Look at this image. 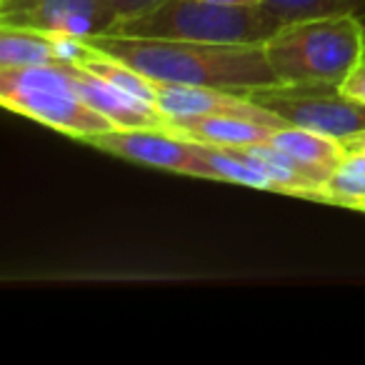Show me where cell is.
Listing matches in <instances>:
<instances>
[{"label": "cell", "instance_id": "cell-2", "mask_svg": "<svg viewBox=\"0 0 365 365\" xmlns=\"http://www.w3.org/2000/svg\"><path fill=\"white\" fill-rule=\"evenodd\" d=\"M283 23L263 6H218L208 0H158L155 6L118 18L108 36L160 41L265 46Z\"/></svg>", "mask_w": 365, "mask_h": 365}, {"label": "cell", "instance_id": "cell-20", "mask_svg": "<svg viewBox=\"0 0 365 365\" xmlns=\"http://www.w3.org/2000/svg\"><path fill=\"white\" fill-rule=\"evenodd\" d=\"M345 145H365V130H360V133H355V135H350V138H345Z\"/></svg>", "mask_w": 365, "mask_h": 365}, {"label": "cell", "instance_id": "cell-13", "mask_svg": "<svg viewBox=\"0 0 365 365\" xmlns=\"http://www.w3.org/2000/svg\"><path fill=\"white\" fill-rule=\"evenodd\" d=\"M323 190L328 205L365 210V145H348V153Z\"/></svg>", "mask_w": 365, "mask_h": 365}, {"label": "cell", "instance_id": "cell-11", "mask_svg": "<svg viewBox=\"0 0 365 365\" xmlns=\"http://www.w3.org/2000/svg\"><path fill=\"white\" fill-rule=\"evenodd\" d=\"M268 143L280 148V150L290 153L298 160H303L305 165L328 173V175H333V170L340 165V160L348 153V145L340 138L325 135V133L308 130V128H298V125L275 128Z\"/></svg>", "mask_w": 365, "mask_h": 365}, {"label": "cell", "instance_id": "cell-4", "mask_svg": "<svg viewBox=\"0 0 365 365\" xmlns=\"http://www.w3.org/2000/svg\"><path fill=\"white\" fill-rule=\"evenodd\" d=\"M253 103L278 115L285 125L308 128L333 138L365 130V106L348 98L338 86L323 83H278L248 93Z\"/></svg>", "mask_w": 365, "mask_h": 365}, {"label": "cell", "instance_id": "cell-8", "mask_svg": "<svg viewBox=\"0 0 365 365\" xmlns=\"http://www.w3.org/2000/svg\"><path fill=\"white\" fill-rule=\"evenodd\" d=\"M155 108L165 118H188V115H235L265 123V125L283 128L285 123L270 110L260 108L248 96L218 91V88L200 86H168L158 83Z\"/></svg>", "mask_w": 365, "mask_h": 365}, {"label": "cell", "instance_id": "cell-9", "mask_svg": "<svg viewBox=\"0 0 365 365\" xmlns=\"http://www.w3.org/2000/svg\"><path fill=\"white\" fill-rule=\"evenodd\" d=\"M71 76L73 91L83 103L106 115L115 128H163L168 130V118L150 103L123 93L120 88L101 81L98 76L88 73L76 63H63Z\"/></svg>", "mask_w": 365, "mask_h": 365}, {"label": "cell", "instance_id": "cell-6", "mask_svg": "<svg viewBox=\"0 0 365 365\" xmlns=\"http://www.w3.org/2000/svg\"><path fill=\"white\" fill-rule=\"evenodd\" d=\"M118 21L113 0H0V26L93 38Z\"/></svg>", "mask_w": 365, "mask_h": 365}, {"label": "cell", "instance_id": "cell-14", "mask_svg": "<svg viewBox=\"0 0 365 365\" xmlns=\"http://www.w3.org/2000/svg\"><path fill=\"white\" fill-rule=\"evenodd\" d=\"M78 66L86 68V71L93 73V76H98L101 81H106V83H110V86L120 88V91L128 93V96L140 98V101L150 103V106L155 108L158 83H153L150 78H145L143 73L133 71L130 66L120 63L118 58L106 56V53L96 51V48L91 46V53H88V58L78 63Z\"/></svg>", "mask_w": 365, "mask_h": 365}, {"label": "cell", "instance_id": "cell-19", "mask_svg": "<svg viewBox=\"0 0 365 365\" xmlns=\"http://www.w3.org/2000/svg\"><path fill=\"white\" fill-rule=\"evenodd\" d=\"M208 3H218V6H260V0H208Z\"/></svg>", "mask_w": 365, "mask_h": 365}, {"label": "cell", "instance_id": "cell-1", "mask_svg": "<svg viewBox=\"0 0 365 365\" xmlns=\"http://www.w3.org/2000/svg\"><path fill=\"white\" fill-rule=\"evenodd\" d=\"M88 46L118 58L153 83L200 86L228 93H248L278 86V76L265 58L263 46H218V43L160 41V38H83Z\"/></svg>", "mask_w": 365, "mask_h": 365}, {"label": "cell", "instance_id": "cell-16", "mask_svg": "<svg viewBox=\"0 0 365 365\" xmlns=\"http://www.w3.org/2000/svg\"><path fill=\"white\" fill-rule=\"evenodd\" d=\"M340 91H343L348 98H353V101H358L365 106V56H363V61H360V66L350 73L348 81L340 86Z\"/></svg>", "mask_w": 365, "mask_h": 365}, {"label": "cell", "instance_id": "cell-3", "mask_svg": "<svg viewBox=\"0 0 365 365\" xmlns=\"http://www.w3.org/2000/svg\"><path fill=\"white\" fill-rule=\"evenodd\" d=\"M263 51L280 83L340 88L365 56V23L355 13L288 23Z\"/></svg>", "mask_w": 365, "mask_h": 365}, {"label": "cell", "instance_id": "cell-10", "mask_svg": "<svg viewBox=\"0 0 365 365\" xmlns=\"http://www.w3.org/2000/svg\"><path fill=\"white\" fill-rule=\"evenodd\" d=\"M275 128L235 115H188L168 118V133L213 148H245L268 143Z\"/></svg>", "mask_w": 365, "mask_h": 365}, {"label": "cell", "instance_id": "cell-15", "mask_svg": "<svg viewBox=\"0 0 365 365\" xmlns=\"http://www.w3.org/2000/svg\"><path fill=\"white\" fill-rule=\"evenodd\" d=\"M260 6L273 13L283 26L335 16V13H350L345 0H260Z\"/></svg>", "mask_w": 365, "mask_h": 365}, {"label": "cell", "instance_id": "cell-17", "mask_svg": "<svg viewBox=\"0 0 365 365\" xmlns=\"http://www.w3.org/2000/svg\"><path fill=\"white\" fill-rule=\"evenodd\" d=\"M155 3L158 0H113V6H115V11H118V18L140 13V11H145V8L155 6Z\"/></svg>", "mask_w": 365, "mask_h": 365}, {"label": "cell", "instance_id": "cell-7", "mask_svg": "<svg viewBox=\"0 0 365 365\" xmlns=\"http://www.w3.org/2000/svg\"><path fill=\"white\" fill-rule=\"evenodd\" d=\"M0 103L8 110L26 115L31 120L48 125L53 130L86 140L98 133L113 130V123L73 93L58 91H33V88H6L0 86Z\"/></svg>", "mask_w": 365, "mask_h": 365}, {"label": "cell", "instance_id": "cell-5", "mask_svg": "<svg viewBox=\"0 0 365 365\" xmlns=\"http://www.w3.org/2000/svg\"><path fill=\"white\" fill-rule=\"evenodd\" d=\"M83 143L123 160L178 173V175L213 180V168L205 160L200 143L173 135L163 128H113V130L86 138Z\"/></svg>", "mask_w": 365, "mask_h": 365}, {"label": "cell", "instance_id": "cell-12", "mask_svg": "<svg viewBox=\"0 0 365 365\" xmlns=\"http://www.w3.org/2000/svg\"><path fill=\"white\" fill-rule=\"evenodd\" d=\"M53 43L43 33L0 26V68L58 66Z\"/></svg>", "mask_w": 365, "mask_h": 365}, {"label": "cell", "instance_id": "cell-18", "mask_svg": "<svg viewBox=\"0 0 365 365\" xmlns=\"http://www.w3.org/2000/svg\"><path fill=\"white\" fill-rule=\"evenodd\" d=\"M345 6H348L350 13H355L365 23V0H345Z\"/></svg>", "mask_w": 365, "mask_h": 365}]
</instances>
